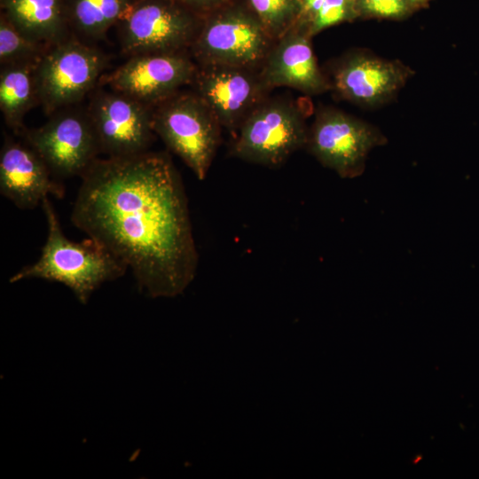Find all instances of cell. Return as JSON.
Wrapping results in <instances>:
<instances>
[{
	"instance_id": "obj_18",
	"label": "cell",
	"mask_w": 479,
	"mask_h": 479,
	"mask_svg": "<svg viewBox=\"0 0 479 479\" xmlns=\"http://www.w3.org/2000/svg\"><path fill=\"white\" fill-rule=\"evenodd\" d=\"M133 3V0H64L69 28L91 40L104 37Z\"/></svg>"
},
{
	"instance_id": "obj_21",
	"label": "cell",
	"mask_w": 479,
	"mask_h": 479,
	"mask_svg": "<svg viewBox=\"0 0 479 479\" xmlns=\"http://www.w3.org/2000/svg\"><path fill=\"white\" fill-rule=\"evenodd\" d=\"M355 17L354 0H324L308 27V35L311 37L327 27Z\"/></svg>"
},
{
	"instance_id": "obj_6",
	"label": "cell",
	"mask_w": 479,
	"mask_h": 479,
	"mask_svg": "<svg viewBox=\"0 0 479 479\" xmlns=\"http://www.w3.org/2000/svg\"><path fill=\"white\" fill-rule=\"evenodd\" d=\"M272 41L250 10L224 5L200 25L191 48L200 65L250 69L265 60Z\"/></svg>"
},
{
	"instance_id": "obj_3",
	"label": "cell",
	"mask_w": 479,
	"mask_h": 479,
	"mask_svg": "<svg viewBox=\"0 0 479 479\" xmlns=\"http://www.w3.org/2000/svg\"><path fill=\"white\" fill-rule=\"evenodd\" d=\"M153 127L166 146L204 180L221 140V124L195 93L179 92L153 106Z\"/></svg>"
},
{
	"instance_id": "obj_16",
	"label": "cell",
	"mask_w": 479,
	"mask_h": 479,
	"mask_svg": "<svg viewBox=\"0 0 479 479\" xmlns=\"http://www.w3.org/2000/svg\"><path fill=\"white\" fill-rule=\"evenodd\" d=\"M1 9L21 34L47 49L70 37L64 0H1Z\"/></svg>"
},
{
	"instance_id": "obj_15",
	"label": "cell",
	"mask_w": 479,
	"mask_h": 479,
	"mask_svg": "<svg viewBox=\"0 0 479 479\" xmlns=\"http://www.w3.org/2000/svg\"><path fill=\"white\" fill-rule=\"evenodd\" d=\"M307 30L294 26L276 41L261 72L264 88L287 86L306 94H318L330 88L315 58Z\"/></svg>"
},
{
	"instance_id": "obj_17",
	"label": "cell",
	"mask_w": 479,
	"mask_h": 479,
	"mask_svg": "<svg viewBox=\"0 0 479 479\" xmlns=\"http://www.w3.org/2000/svg\"><path fill=\"white\" fill-rule=\"evenodd\" d=\"M36 63H16L1 66L0 108L6 125L22 137L27 128L23 120L38 103L35 67Z\"/></svg>"
},
{
	"instance_id": "obj_22",
	"label": "cell",
	"mask_w": 479,
	"mask_h": 479,
	"mask_svg": "<svg viewBox=\"0 0 479 479\" xmlns=\"http://www.w3.org/2000/svg\"><path fill=\"white\" fill-rule=\"evenodd\" d=\"M416 0H354L356 15L397 19L408 13Z\"/></svg>"
},
{
	"instance_id": "obj_8",
	"label": "cell",
	"mask_w": 479,
	"mask_h": 479,
	"mask_svg": "<svg viewBox=\"0 0 479 479\" xmlns=\"http://www.w3.org/2000/svg\"><path fill=\"white\" fill-rule=\"evenodd\" d=\"M387 141L375 127L334 108L318 112L306 146L326 168L341 177L360 176L369 152Z\"/></svg>"
},
{
	"instance_id": "obj_7",
	"label": "cell",
	"mask_w": 479,
	"mask_h": 479,
	"mask_svg": "<svg viewBox=\"0 0 479 479\" xmlns=\"http://www.w3.org/2000/svg\"><path fill=\"white\" fill-rule=\"evenodd\" d=\"M177 0H137L119 21L123 53L181 52L191 47L200 24Z\"/></svg>"
},
{
	"instance_id": "obj_10",
	"label": "cell",
	"mask_w": 479,
	"mask_h": 479,
	"mask_svg": "<svg viewBox=\"0 0 479 479\" xmlns=\"http://www.w3.org/2000/svg\"><path fill=\"white\" fill-rule=\"evenodd\" d=\"M100 153L128 157L148 151L153 141V106L111 90L100 91L86 112Z\"/></svg>"
},
{
	"instance_id": "obj_12",
	"label": "cell",
	"mask_w": 479,
	"mask_h": 479,
	"mask_svg": "<svg viewBox=\"0 0 479 479\" xmlns=\"http://www.w3.org/2000/svg\"><path fill=\"white\" fill-rule=\"evenodd\" d=\"M192 82L195 93L228 130L239 128L266 90L250 69L223 65H200Z\"/></svg>"
},
{
	"instance_id": "obj_13",
	"label": "cell",
	"mask_w": 479,
	"mask_h": 479,
	"mask_svg": "<svg viewBox=\"0 0 479 479\" xmlns=\"http://www.w3.org/2000/svg\"><path fill=\"white\" fill-rule=\"evenodd\" d=\"M25 141L5 135L0 152V192L21 209H32L49 195L62 198L64 186Z\"/></svg>"
},
{
	"instance_id": "obj_9",
	"label": "cell",
	"mask_w": 479,
	"mask_h": 479,
	"mask_svg": "<svg viewBox=\"0 0 479 479\" xmlns=\"http://www.w3.org/2000/svg\"><path fill=\"white\" fill-rule=\"evenodd\" d=\"M43 160L54 177H82L100 153L87 113L58 111L21 137Z\"/></svg>"
},
{
	"instance_id": "obj_4",
	"label": "cell",
	"mask_w": 479,
	"mask_h": 479,
	"mask_svg": "<svg viewBox=\"0 0 479 479\" xmlns=\"http://www.w3.org/2000/svg\"><path fill=\"white\" fill-rule=\"evenodd\" d=\"M107 59L70 36L49 47L35 67L38 103L48 115L80 101L100 81Z\"/></svg>"
},
{
	"instance_id": "obj_25",
	"label": "cell",
	"mask_w": 479,
	"mask_h": 479,
	"mask_svg": "<svg viewBox=\"0 0 479 479\" xmlns=\"http://www.w3.org/2000/svg\"><path fill=\"white\" fill-rule=\"evenodd\" d=\"M416 1H417V2H420V1H421V0H416Z\"/></svg>"
},
{
	"instance_id": "obj_20",
	"label": "cell",
	"mask_w": 479,
	"mask_h": 479,
	"mask_svg": "<svg viewBox=\"0 0 479 479\" xmlns=\"http://www.w3.org/2000/svg\"><path fill=\"white\" fill-rule=\"evenodd\" d=\"M46 50L47 48L26 37L1 14V66L16 63H36Z\"/></svg>"
},
{
	"instance_id": "obj_2",
	"label": "cell",
	"mask_w": 479,
	"mask_h": 479,
	"mask_svg": "<svg viewBox=\"0 0 479 479\" xmlns=\"http://www.w3.org/2000/svg\"><path fill=\"white\" fill-rule=\"evenodd\" d=\"M48 232L39 258L24 266L9 281L41 279L67 287L86 304L91 294L103 283L123 276L127 266L100 243L89 238L75 242L67 238L49 198L42 202Z\"/></svg>"
},
{
	"instance_id": "obj_24",
	"label": "cell",
	"mask_w": 479,
	"mask_h": 479,
	"mask_svg": "<svg viewBox=\"0 0 479 479\" xmlns=\"http://www.w3.org/2000/svg\"><path fill=\"white\" fill-rule=\"evenodd\" d=\"M195 14L216 11L223 7L229 0H177Z\"/></svg>"
},
{
	"instance_id": "obj_23",
	"label": "cell",
	"mask_w": 479,
	"mask_h": 479,
	"mask_svg": "<svg viewBox=\"0 0 479 479\" xmlns=\"http://www.w3.org/2000/svg\"><path fill=\"white\" fill-rule=\"evenodd\" d=\"M323 2L324 0H300L301 14L298 23L295 26L305 28L308 33V27L320 9Z\"/></svg>"
},
{
	"instance_id": "obj_19",
	"label": "cell",
	"mask_w": 479,
	"mask_h": 479,
	"mask_svg": "<svg viewBox=\"0 0 479 479\" xmlns=\"http://www.w3.org/2000/svg\"><path fill=\"white\" fill-rule=\"evenodd\" d=\"M249 10L273 41L279 40L299 20L300 0H247Z\"/></svg>"
},
{
	"instance_id": "obj_11",
	"label": "cell",
	"mask_w": 479,
	"mask_h": 479,
	"mask_svg": "<svg viewBox=\"0 0 479 479\" xmlns=\"http://www.w3.org/2000/svg\"><path fill=\"white\" fill-rule=\"evenodd\" d=\"M198 67L181 52L130 56L101 82L143 103L154 106L192 82Z\"/></svg>"
},
{
	"instance_id": "obj_5",
	"label": "cell",
	"mask_w": 479,
	"mask_h": 479,
	"mask_svg": "<svg viewBox=\"0 0 479 479\" xmlns=\"http://www.w3.org/2000/svg\"><path fill=\"white\" fill-rule=\"evenodd\" d=\"M238 130L231 154L271 168L282 165L306 146L309 131L302 113L293 103L279 99L258 104Z\"/></svg>"
},
{
	"instance_id": "obj_1",
	"label": "cell",
	"mask_w": 479,
	"mask_h": 479,
	"mask_svg": "<svg viewBox=\"0 0 479 479\" xmlns=\"http://www.w3.org/2000/svg\"><path fill=\"white\" fill-rule=\"evenodd\" d=\"M81 178L74 225L130 269L147 295L182 294L199 255L185 189L169 155L98 158Z\"/></svg>"
},
{
	"instance_id": "obj_14",
	"label": "cell",
	"mask_w": 479,
	"mask_h": 479,
	"mask_svg": "<svg viewBox=\"0 0 479 479\" xmlns=\"http://www.w3.org/2000/svg\"><path fill=\"white\" fill-rule=\"evenodd\" d=\"M412 74V69L399 61L353 53L336 67L334 86L344 98L374 106L395 96Z\"/></svg>"
}]
</instances>
